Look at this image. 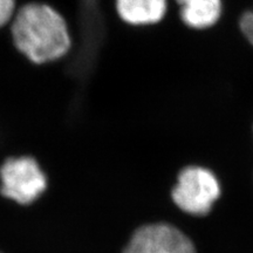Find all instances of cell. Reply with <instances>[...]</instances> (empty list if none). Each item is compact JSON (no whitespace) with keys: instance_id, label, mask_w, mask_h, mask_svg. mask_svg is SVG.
I'll list each match as a JSON object with an SVG mask.
<instances>
[{"instance_id":"6da1fadb","label":"cell","mask_w":253,"mask_h":253,"mask_svg":"<svg viewBox=\"0 0 253 253\" xmlns=\"http://www.w3.org/2000/svg\"><path fill=\"white\" fill-rule=\"evenodd\" d=\"M15 50L34 66H47L71 52L73 39L66 18L52 5L30 1L21 5L9 24Z\"/></svg>"},{"instance_id":"7a4b0ae2","label":"cell","mask_w":253,"mask_h":253,"mask_svg":"<svg viewBox=\"0 0 253 253\" xmlns=\"http://www.w3.org/2000/svg\"><path fill=\"white\" fill-rule=\"evenodd\" d=\"M48 189V176L32 155H13L0 163V196L19 207L34 204Z\"/></svg>"},{"instance_id":"3957f363","label":"cell","mask_w":253,"mask_h":253,"mask_svg":"<svg viewBox=\"0 0 253 253\" xmlns=\"http://www.w3.org/2000/svg\"><path fill=\"white\" fill-rule=\"evenodd\" d=\"M220 196V184L210 169L188 166L177 175L171 190L176 207L192 216H207Z\"/></svg>"},{"instance_id":"277c9868","label":"cell","mask_w":253,"mask_h":253,"mask_svg":"<svg viewBox=\"0 0 253 253\" xmlns=\"http://www.w3.org/2000/svg\"><path fill=\"white\" fill-rule=\"evenodd\" d=\"M121 253H196L191 239L171 224L148 223L134 230Z\"/></svg>"},{"instance_id":"5b68a950","label":"cell","mask_w":253,"mask_h":253,"mask_svg":"<svg viewBox=\"0 0 253 253\" xmlns=\"http://www.w3.org/2000/svg\"><path fill=\"white\" fill-rule=\"evenodd\" d=\"M115 11L128 26L149 27L166 18L168 0H115Z\"/></svg>"},{"instance_id":"8992f818","label":"cell","mask_w":253,"mask_h":253,"mask_svg":"<svg viewBox=\"0 0 253 253\" xmlns=\"http://www.w3.org/2000/svg\"><path fill=\"white\" fill-rule=\"evenodd\" d=\"M179 18L188 28L204 31L219 23L223 15V0H175Z\"/></svg>"},{"instance_id":"52a82bcc","label":"cell","mask_w":253,"mask_h":253,"mask_svg":"<svg viewBox=\"0 0 253 253\" xmlns=\"http://www.w3.org/2000/svg\"><path fill=\"white\" fill-rule=\"evenodd\" d=\"M17 9V0H0V30L9 26Z\"/></svg>"},{"instance_id":"ba28073f","label":"cell","mask_w":253,"mask_h":253,"mask_svg":"<svg viewBox=\"0 0 253 253\" xmlns=\"http://www.w3.org/2000/svg\"><path fill=\"white\" fill-rule=\"evenodd\" d=\"M239 31L250 45L253 46V9L245 11L238 21Z\"/></svg>"},{"instance_id":"9c48e42d","label":"cell","mask_w":253,"mask_h":253,"mask_svg":"<svg viewBox=\"0 0 253 253\" xmlns=\"http://www.w3.org/2000/svg\"><path fill=\"white\" fill-rule=\"evenodd\" d=\"M0 253H1V252H0Z\"/></svg>"}]
</instances>
